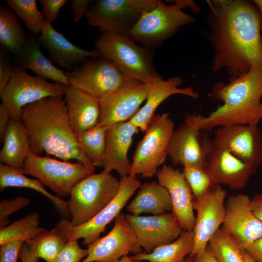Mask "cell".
<instances>
[{
	"label": "cell",
	"mask_w": 262,
	"mask_h": 262,
	"mask_svg": "<svg viewBox=\"0 0 262 262\" xmlns=\"http://www.w3.org/2000/svg\"><path fill=\"white\" fill-rule=\"evenodd\" d=\"M188 259L190 260L191 262H217L211 253L208 246L202 253L194 258Z\"/></svg>",
	"instance_id": "48"
},
{
	"label": "cell",
	"mask_w": 262,
	"mask_h": 262,
	"mask_svg": "<svg viewBox=\"0 0 262 262\" xmlns=\"http://www.w3.org/2000/svg\"><path fill=\"white\" fill-rule=\"evenodd\" d=\"M211 95L225 107L241 109L258 125L262 120V65L240 76L229 78L228 83H215Z\"/></svg>",
	"instance_id": "7"
},
{
	"label": "cell",
	"mask_w": 262,
	"mask_h": 262,
	"mask_svg": "<svg viewBox=\"0 0 262 262\" xmlns=\"http://www.w3.org/2000/svg\"><path fill=\"white\" fill-rule=\"evenodd\" d=\"M161 0H95L85 17L102 33L127 35L141 16Z\"/></svg>",
	"instance_id": "8"
},
{
	"label": "cell",
	"mask_w": 262,
	"mask_h": 262,
	"mask_svg": "<svg viewBox=\"0 0 262 262\" xmlns=\"http://www.w3.org/2000/svg\"><path fill=\"white\" fill-rule=\"evenodd\" d=\"M193 246V230H183L172 243L159 246L150 253L141 252L130 258L135 262H183L185 257L191 254Z\"/></svg>",
	"instance_id": "29"
},
{
	"label": "cell",
	"mask_w": 262,
	"mask_h": 262,
	"mask_svg": "<svg viewBox=\"0 0 262 262\" xmlns=\"http://www.w3.org/2000/svg\"><path fill=\"white\" fill-rule=\"evenodd\" d=\"M65 86L48 82L41 76H31L25 70L14 67L10 81L0 93V98L10 118L20 119L25 106L46 98L63 97Z\"/></svg>",
	"instance_id": "10"
},
{
	"label": "cell",
	"mask_w": 262,
	"mask_h": 262,
	"mask_svg": "<svg viewBox=\"0 0 262 262\" xmlns=\"http://www.w3.org/2000/svg\"><path fill=\"white\" fill-rule=\"evenodd\" d=\"M23 169L12 168L4 164H0V190L8 187L27 188L34 190L48 198L64 217H70L66 201L50 194L38 180L27 177Z\"/></svg>",
	"instance_id": "30"
},
{
	"label": "cell",
	"mask_w": 262,
	"mask_h": 262,
	"mask_svg": "<svg viewBox=\"0 0 262 262\" xmlns=\"http://www.w3.org/2000/svg\"><path fill=\"white\" fill-rule=\"evenodd\" d=\"M182 173L191 189L194 198L202 196L217 185L205 167L186 165L183 166Z\"/></svg>",
	"instance_id": "37"
},
{
	"label": "cell",
	"mask_w": 262,
	"mask_h": 262,
	"mask_svg": "<svg viewBox=\"0 0 262 262\" xmlns=\"http://www.w3.org/2000/svg\"><path fill=\"white\" fill-rule=\"evenodd\" d=\"M183 262H191L190 260L188 258L185 259Z\"/></svg>",
	"instance_id": "52"
},
{
	"label": "cell",
	"mask_w": 262,
	"mask_h": 262,
	"mask_svg": "<svg viewBox=\"0 0 262 262\" xmlns=\"http://www.w3.org/2000/svg\"><path fill=\"white\" fill-rule=\"evenodd\" d=\"M189 8L198 13L200 8L192 0H176L172 5L163 0L156 7L144 13L128 33L135 42L144 47L157 49L182 27L193 23L195 18L183 9Z\"/></svg>",
	"instance_id": "4"
},
{
	"label": "cell",
	"mask_w": 262,
	"mask_h": 262,
	"mask_svg": "<svg viewBox=\"0 0 262 262\" xmlns=\"http://www.w3.org/2000/svg\"><path fill=\"white\" fill-rule=\"evenodd\" d=\"M213 141L256 169L262 164V134L258 126L218 127Z\"/></svg>",
	"instance_id": "18"
},
{
	"label": "cell",
	"mask_w": 262,
	"mask_h": 262,
	"mask_svg": "<svg viewBox=\"0 0 262 262\" xmlns=\"http://www.w3.org/2000/svg\"><path fill=\"white\" fill-rule=\"evenodd\" d=\"M13 66L10 57L5 49H0V93L10 81L13 73Z\"/></svg>",
	"instance_id": "42"
},
{
	"label": "cell",
	"mask_w": 262,
	"mask_h": 262,
	"mask_svg": "<svg viewBox=\"0 0 262 262\" xmlns=\"http://www.w3.org/2000/svg\"><path fill=\"white\" fill-rule=\"evenodd\" d=\"M126 217L140 246L147 253L175 241L183 229L172 213L141 216L128 214Z\"/></svg>",
	"instance_id": "19"
},
{
	"label": "cell",
	"mask_w": 262,
	"mask_h": 262,
	"mask_svg": "<svg viewBox=\"0 0 262 262\" xmlns=\"http://www.w3.org/2000/svg\"><path fill=\"white\" fill-rule=\"evenodd\" d=\"M95 0H70L73 19L75 23L79 22L85 16Z\"/></svg>",
	"instance_id": "43"
},
{
	"label": "cell",
	"mask_w": 262,
	"mask_h": 262,
	"mask_svg": "<svg viewBox=\"0 0 262 262\" xmlns=\"http://www.w3.org/2000/svg\"><path fill=\"white\" fill-rule=\"evenodd\" d=\"M244 256L245 262H256L249 256L245 250L244 251Z\"/></svg>",
	"instance_id": "51"
},
{
	"label": "cell",
	"mask_w": 262,
	"mask_h": 262,
	"mask_svg": "<svg viewBox=\"0 0 262 262\" xmlns=\"http://www.w3.org/2000/svg\"><path fill=\"white\" fill-rule=\"evenodd\" d=\"M20 119L32 153L45 152L63 161L75 160L94 171L71 128L65 98L48 97L28 105L23 108Z\"/></svg>",
	"instance_id": "2"
},
{
	"label": "cell",
	"mask_w": 262,
	"mask_h": 262,
	"mask_svg": "<svg viewBox=\"0 0 262 262\" xmlns=\"http://www.w3.org/2000/svg\"><path fill=\"white\" fill-rule=\"evenodd\" d=\"M107 126L98 123L77 134L80 147L94 166H102Z\"/></svg>",
	"instance_id": "32"
},
{
	"label": "cell",
	"mask_w": 262,
	"mask_h": 262,
	"mask_svg": "<svg viewBox=\"0 0 262 262\" xmlns=\"http://www.w3.org/2000/svg\"><path fill=\"white\" fill-rule=\"evenodd\" d=\"M10 117L4 106L0 105V139L3 142Z\"/></svg>",
	"instance_id": "45"
},
{
	"label": "cell",
	"mask_w": 262,
	"mask_h": 262,
	"mask_svg": "<svg viewBox=\"0 0 262 262\" xmlns=\"http://www.w3.org/2000/svg\"><path fill=\"white\" fill-rule=\"evenodd\" d=\"M87 249L88 255L81 262H115L130 253L142 252L134 231L123 213L115 219L110 232L87 246Z\"/></svg>",
	"instance_id": "15"
},
{
	"label": "cell",
	"mask_w": 262,
	"mask_h": 262,
	"mask_svg": "<svg viewBox=\"0 0 262 262\" xmlns=\"http://www.w3.org/2000/svg\"><path fill=\"white\" fill-rule=\"evenodd\" d=\"M95 46L100 56L113 63L127 80L152 84L163 78L154 65V50L139 46L127 35L102 33Z\"/></svg>",
	"instance_id": "3"
},
{
	"label": "cell",
	"mask_w": 262,
	"mask_h": 262,
	"mask_svg": "<svg viewBox=\"0 0 262 262\" xmlns=\"http://www.w3.org/2000/svg\"><path fill=\"white\" fill-rule=\"evenodd\" d=\"M46 229L39 226V215L32 212L0 230V246L7 242L22 240L27 242Z\"/></svg>",
	"instance_id": "33"
},
{
	"label": "cell",
	"mask_w": 262,
	"mask_h": 262,
	"mask_svg": "<svg viewBox=\"0 0 262 262\" xmlns=\"http://www.w3.org/2000/svg\"><path fill=\"white\" fill-rule=\"evenodd\" d=\"M82 63L66 72L69 83L98 99L117 91L129 80L101 56L88 58Z\"/></svg>",
	"instance_id": "12"
},
{
	"label": "cell",
	"mask_w": 262,
	"mask_h": 262,
	"mask_svg": "<svg viewBox=\"0 0 262 262\" xmlns=\"http://www.w3.org/2000/svg\"><path fill=\"white\" fill-rule=\"evenodd\" d=\"M227 191L216 185L198 198H194L196 211L194 232V246L188 258H193L205 250L208 242L222 224L225 216Z\"/></svg>",
	"instance_id": "13"
},
{
	"label": "cell",
	"mask_w": 262,
	"mask_h": 262,
	"mask_svg": "<svg viewBox=\"0 0 262 262\" xmlns=\"http://www.w3.org/2000/svg\"><path fill=\"white\" fill-rule=\"evenodd\" d=\"M213 144L207 132L184 121L172 134L167 155L175 165L205 167Z\"/></svg>",
	"instance_id": "17"
},
{
	"label": "cell",
	"mask_w": 262,
	"mask_h": 262,
	"mask_svg": "<svg viewBox=\"0 0 262 262\" xmlns=\"http://www.w3.org/2000/svg\"><path fill=\"white\" fill-rule=\"evenodd\" d=\"M64 97L69 122L76 134L98 123L100 115L99 99L70 84L65 86Z\"/></svg>",
	"instance_id": "25"
},
{
	"label": "cell",
	"mask_w": 262,
	"mask_h": 262,
	"mask_svg": "<svg viewBox=\"0 0 262 262\" xmlns=\"http://www.w3.org/2000/svg\"><path fill=\"white\" fill-rule=\"evenodd\" d=\"M175 124L169 114L155 115L134 152L129 175L148 179L156 175L168 157Z\"/></svg>",
	"instance_id": "6"
},
{
	"label": "cell",
	"mask_w": 262,
	"mask_h": 262,
	"mask_svg": "<svg viewBox=\"0 0 262 262\" xmlns=\"http://www.w3.org/2000/svg\"><path fill=\"white\" fill-rule=\"evenodd\" d=\"M16 67L29 69L46 79L66 85L69 84L66 72L56 67L42 53L37 36L32 34L19 53L15 55Z\"/></svg>",
	"instance_id": "26"
},
{
	"label": "cell",
	"mask_w": 262,
	"mask_h": 262,
	"mask_svg": "<svg viewBox=\"0 0 262 262\" xmlns=\"http://www.w3.org/2000/svg\"><path fill=\"white\" fill-rule=\"evenodd\" d=\"M151 84L129 80L117 91L99 99L100 115L98 123L108 126L130 121L147 99Z\"/></svg>",
	"instance_id": "14"
},
{
	"label": "cell",
	"mask_w": 262,
	"mask_h": 262,
	"mask_svg": "<svg viewBox=\"0 0 262 262\" xmlns=\"http://www.w3.org/2000/svg\"><path fill=\"white\" fill-rule=\"evenodd\" d=\"M88 255L86 249L82 248L77 240L66 242L53 262H81Z\"/></svg>",
	"instance_id": "39"
},
{
	"label": "cell",
	"mask_w": 262,
	"mask_h": 262,
	"mask_svg": "<svg viewBox=\"0 0 262 262\" xmlns=\"http://www.w3.org/2000/svg\"><path fill=\"white\" fill-rule=\"evenodd\" d=\"M207 246L217 262H245V250L221 228L212 236Z\"/></svg>",
	"instance_id": "34"
},
{
	"label": "cell",
	"mask_w": 262,
	"mask_h": 262,
	"mask_svg": "<svg viewBox=\"0 0 262 262\" xmlns=\"http://www.w3.org/2000/svg\"><path fill=\"white\" fill-rule=\"evenodd\" d=\"M24 241H12L0 245V262H17Z\"/></svg>",
	"instance_id": "41"
},
{
	"label": "cell",
	"mask_w": 262,
	"mask_h": 262,
	"mask_svg": "<svg viewBox=\"0 0 262 262\" xmlns=\"http://www.w3.org/2000/svg\"><path fill=\"white\" fill-rule=\"evenodd\" d=\"M156 176L158 182L167 190L170 196L172 213L182 229L193 231L196 219L194 196L183 173L179 169L164 164L158 169Z\"/></svg>",
	"instance_id": "21"
},
{
	"label": "cell",
	"mask_w": 262,
	"mask_h": 262,
	"mask_svg": "<svg viewBox=\"0 0 262 262\" xmlns=\"http://www.w3.org/2000/svg\"><path fill=\"white\" fill-rule=\"evenodd\" d=\"M28 37L14 13L0 6V43L4 49L16 55L20 52Z\"/></svg>",
	"instance_id": "31"
},
{
	"label": "cell",
	"mask_w": 262,
	"mask_h": 262,
	"mask_svg": "<svg viewBox=\"0 0 262 262\" xmlns=\"http://www.w3.org/2000/svg\"><path fill=\"white\" fill-rule=\"evenodd\" d=\"M19 258L22 262H39V258L33 254L30 248L25 242L20 249Z\"/></svg>",
	"instance_id": "47"
},
{
	"label": "cell",
	"mask_w": 262,
	"mask_h": 262,
	"mask_svg": "<svg viewBox=\"0 0 262 262\" xmlns=\"http://www.w3.org/2000/svg\"><path fill=\"white\" fill-rule=\"evenodd\" d=\"M205 168L215 184L226 185L232 190L244 188L256 170L213 141Z\"/></svg>",
	"instance_id": "20"
},
{
	"label": "cell",
	"mask_w": 262,
	"mask_h": 262,
	"mask_svg": "<svg viewBox=\"0 0 262 262\" xmlns=\"http://www.w3.org/2000/svg\"><path fill=\"white\" fill-rule=\"evenodd\" d=\"M42 5L41 14L45 20L52 23L58 17L61 8L67 2L66 0H39Z\"/></svg>",
	"instance_id": "40"
},
{
	"label": "cell",
	"mask_w": 262,
	"mask_h": 262,
	"mask_svg": "<svg viewBox=\"0 0 262 262\" xmlns=\"http://www.w3.org/2000/svg\"><path fill=\"white\" fill-rule=\"evenodd\" d=\"M141 185L136 176L129 175L121 178L119 189L115 197L94 217L77 226L70 225L69 219L63 217L52 229L59 233L66 242L82 238V245L88 246L100 237L107 225L120 213Z\"/></svg>",
	"instance_id": "9"
},
{
	"label": "cell",
	"mask_w": 262,
	"mask_h": 262,
	"mask_svg": "<svg viewBox=\"0 0 262 262\" xmlns=\"http://www.w3.org/2000/svg\"><path fill=\"white\" fill-rule=\"evenodd\" d=\"M251 206L256 216L262 222V194H257L251 198Z\"/></svg>",
	"instance_id": "46"
},
{
	"label": "cell",
	"mask_w": 262,
	"mask_h": 262,
	"mask_svg": "<svg viewBox=\"0 0 262 262\" xmlns=\"http://www.w3.org/2000/svg\"><path fill=\"white\" fill-rule=\"evenodd\" d=\"M182 79L180 76H173L167 80L163 78L151 84L146 102L130 120L143 132H145L155 115L158 106L169 97L176 94L183 95L196 99L199 97L193 87L180 88Z\"/></svg>",
	"instance_id": "24"
},
{
	"label": "cell",
	"mask_w": 262,
	"mask_h": 262,
	"mask_svg": "<svg viewBox=\"0 0 262 262\" xmlns=\"http://www.w3.org/2000/svg\"><path fill=\"white\" fill-rule=\"evenodd\" d=\"M115 262H135L131 260L127 255L124 256Z\"/></svg>",
	"instance_id": "50"
},
{
	"label": "cell",
	"mask_w": 262,
	"mask_h": 262,
	"mask_svg": "<svg viewBox=\"0 0 262 262\" xmlns=\"http://www.w3.org/2000/svg\"><path fill=\"white\" fill-rule=\"evenodd\" d=\"M30 202L29 198L21 196L13 199H2L0 202V229L8 226L10 215L28 206Z\"/></svg>",
	"instance_id": "38"
},
{
	"label": "cell",
	"mask_w": 262,
	"mask_h": 262,
	"mask_svg": "<svg viewBox=\"0 0 262 262\" xmlns=\"http://www.w3.org/2000/svg\"><path fill=\"white\" fill-rule=\"evenodd\" d=\"M245 251L256 262H262V237L254 242Z\"/></svg>",
	"instance_id": "44"
},
{
	"label": "cell",
	"mask_w": 262,
	"mask_h": 262,
	"mask_svg": "<svg viewBox=\"0 0 262 262\" xmlns=\"http://www.w3.org/2000/svg\"><path fill=\"white\" fill-rule=\"evenodd\" d=\"M253 1L259 10L262 17V0H254ZM261 31L262 33V22L261 24Z\"/></svg>",
	"instance_id": "49"
},
{
	"label": "cell",
	"mask_w": 262,
	"mask_h": 262,
	"mask_svg": "<svg viewBox=\"0 0 262 262\" xmlns=\"http://www.w3.org/2000/svg\"><path fill=\"white\" fill-rule=\"evenodd\" d=\"M25 175L39 180L59 196H69L81 180L94 171L80 162L73 163L30 152L23 168Z\"/></svg>",
	"instance_id": "11"
},
{
	"label": "cell",
	"mask_w": 262,
	"mask_h": 262,
	"mask_svg": "<svg viewBox=\"0 0 262 262\" xmlns=\"http://www.w3.org/2000/svg\"><path fill=\"white\" fill-rule=\"evenodd\" d=\"M66 242L59 233L52 229H45L25 243L35 257L46 262H53Z\"/></svg>",
	"instance_id": "35"
},
{
	"label": "cell",
	"mask_w": 262,
	"mask_h": 262,
	"mask_svg": "<svg viewBox=\"0 0 262 262\" xmlns=\"http://www.w3.org/2000/svg\"><path fill=\"white\" fill-rule=\"evenodd\" d=\"M220 228L245 250L262 237V222L254 214L248 195L241 194L228 198Z\"/></svg>",
	"instance_id": "16"
},
{
	"label": "cell",
	"mask_w": 262,
	"mask_h": 262,
	"mask_svg": "<svg viewBox=\"0 0 262 262\" xmlns=\"http://www.w3.org/2000/svg\"><path fill=\"white\" fill-rule=\"evenodd\" d=\"M127 210L131 214L142 213L161 214L172 211V204L167 190L158 182H145L139 188L135 197Z\"/></svg>",
	"instance_id": "28"
},
{
	"label": "cell",
	"mask_w": 262,
	"mask_h": 262,
	"mask_svg": "<svg viewBox=\"0 0 262 262\" xmlns=\"http://www.w3.org/2000/svg\"><path fill=\"white\" fill-rule=\"evenodd\" d=\"M0 151L1 163L23 169L31 152L29 136L20 119L10 118Z\"/></svg>",
	"instance_id": "27"
},
{
	"label": "cell",
	"mask_w": 262,
	"mask_h": 262,
	"mask_svg": "<svg viewBox=\"0 0 262 262\" xmlns=\"http://www.w3.org/2000/svg\"><path fill=\"white\" fill-rule=\"evenodd\" d=\"M139 130L130 121L107 126L102 166L104 170L110 173L115 170L121 178L129 175L131 163L128 158V151L133 137Z\"/></svg>",
	"instance_id": "22"
},
{
	"label": "cell",
	"mask_w": 262,
	"mask_h": 262,
	"mask_svg": "<svg viewBox=\"0 0 262 262\" xmlns=\"http://www.w3.org/2000/svg\"><path fill=\"white\" fill-rule=\"evenodd\" d=\"M37 38L40 46L49 51L50 61L58 64L67 71H72L89 57L100 56L96 50H87L76 46L56 31L52 23L46 20Z\"/></svg>",
	"instance_id": "23"
},
{
	"label": "cell",
	"mask_w": 262,
	"mask_h": 262,
	"mask_svg": "<svg viewBox=\"0 0 262 262\" xmlns=\"http://www.w3.org/2000/svg\"><path fill=\"white\" fill-rule=\"evenodd\" d=\"M207 38L214 53L213 72L225 68L229 78L262 65L261 14L254 2L208 0Z\"/></svg>",
	"instance_id": "1"
},
{
	"label": "cell",
	"mask_w": 262,
	"mask_h": 262,
	"mask_svg": "<svg viewBox=\"0 0 262 262\" xmlns=\"http://www.w3.org/2000/svg\"><path fill=\"white\" fill-rule=\"evenodd\" d=\"M5 2L32 34L36 36L41 33L45 19L35 0H6Z\"/></svg>",
	"instance_id": "36"
},
{
	"label": "cell",
	"mask_w": 262,
	"mask_h": 262,
	"mask_svg": "<svg viewBox=\"0 0 262 262\" xmlns=\"http://www.w3.org/2000/svg\"><path fill=\"white\" fill-rule=\"evenodd\" d=\"M119 186L120 180L104 170L81 180L66 201L71 217L69 224L79 226L94 217L115 197Z\"/></svg>",
	"instance_id": "5"
}]
</instances>
